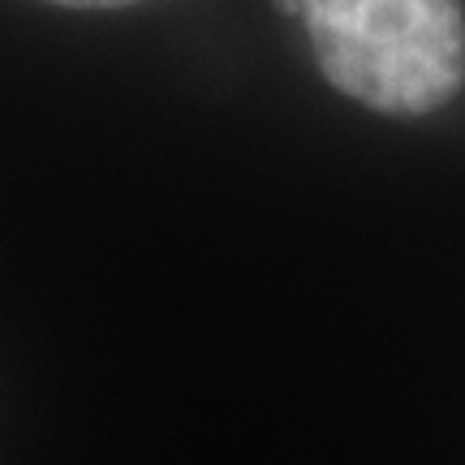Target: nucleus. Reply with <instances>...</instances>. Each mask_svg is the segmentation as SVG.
<instances>
[{"instance_id":"f257e3e1","label":"nucleus","mask_w":465,"mask_h":465,"mask_svg":"<svg viewBox=\"0 0 465 465\" xmlns=\"http://www.w3.org/2000/svg\"><path fill=\"white\" fill-rule=\"evenodd\" d=\"M323 78L383 116H427L465 86V0H302Z\"/></svg>"},{"instance_id":"f03ea898","label":"nucleus","mask_w":465,"mask_h":465,"mask_svg":"<svg viewBox=\"0 0 465 465\" xmlns=\"http://www.w3.org/2000/svg\"><path fill=\"white\" fill-rule=\"evenodd\" d=\"M44 5H56V9H125L138 0H44Z\"/></svg>"}]
</instances>
